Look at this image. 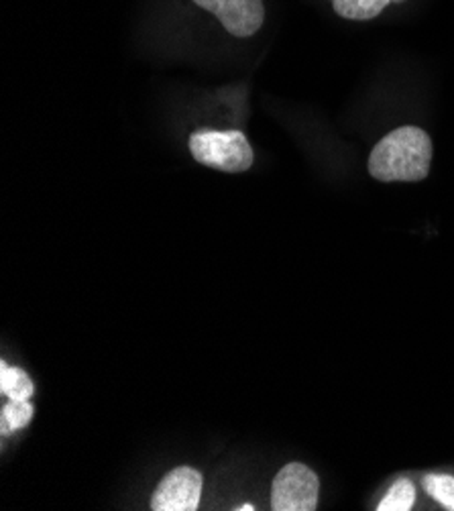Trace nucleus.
<instances>
[{"mask_svg":"<svg viewBox=\"0 0 454 511\" xmlns=\"http://www.w3.org/2000/svg\"><path fill=\"white\" fill-rule=\"evenodd\" d=\"M320 497V481L310 466L289 463L275 474L272 487L273 511H314Z\"/></svg>","mask_w":454,"mask_h":511,"instance_id":"obj_3","label":"nucleus"},{"mask_svg":"<svg viewBox=\"0 0 454 511\" xmlns=\"http://www.w3.org/2000/svg\"><path fill=\"white\" fill-rule=\"evenodd\" d=\"M416 501V487L409 479H397L377 506L379 511H409Z\"/></svg>","mask_w":454,"mask_h":511,"instance_id":"obj_9","label":"nucleus"},{"mask_svg":"<svg viewBox=\"0 0 454 511\" xmlns=\"http://www.w3.org/2000/svg\"><path fill=\"white\" fill-rule=\"evenodd\" d=\"M432 139L420 126L387 133L369 155V174L379 182H422L430 174Z\"/></svg>","mask_w":454,"mask_h":511,"instance_id":"obj_1","label":"nucleus"},{"mask_svg":"<svg viewBox=\"0 0 454 511\" xmlns=\"http://www.w3.org/2000/svg\"><path fill=\"white\" fill-rule=\"evenodd\" d=\"M389 3H403V0H389Z\"/></svg>","mask_w":454,"mask_h":511,"instance_id":"obj_12","label":"nucleus"},{"mask_svg":"<svg viewBox=\"0 0 454 511\" xmlns=\"http://www.w3.org/2000/svg\"><path fill=\"white\" fill-rule=\"evenodd\" d=\"M35 410L29 400H11L3 406V416H0V434L9 436L12 432L25 428L33 420Z\"/></svg>","mask_w":454,"mask_h":511,"instance_id":"obj_8","label":"nucleus"},{"mask_svg":"<svg viewBox=\"0 0 454 511\" xmlns=\"http://www.w3.org/2000/svg\"><path fill=\"white\" fill-rule=\"evenodd\" d=\"M237 509H243V511H253V506H243V507H237Z\"/></svg>","mask_w":454,"mask_h":511,"instance_id":"obj_11","label":"nucleus"},{"mask_svg":"<svg viewBox=\"0 0 454 511\" xmlns=\"http://www.w3.org/2000/svg\"><path fill=\"white\" fill-rule=\"evenodd\" d=\"M424 487L432 499H436L444 509L454 511V477L452 474H428Z\"/></svg>","mask_w":454,"mask_h":511,"instance_id":"obj_10","label":"nucleus"},{"mask_svg":"<svg viewBox=\"0 0 454 511\" xmlns=\"http://www.w3.org/2000/svg\"><path fill=\"white\" fill-rule=\"evenodd\" d=\"M202 474L196 468L180 466L163 479L151 497L155 511H194L200 506Z\"/></svg>","mask_w":454,"mask_h":511,"instance_id":"obj_4","label":"nucleus"},{"mask_svg":"<svg viewBox=\"0 0 454 511\" xmlns=\"http://www.w3.org/2000/svg\"><path fill=\"white\" fill-rule=\"evenodd\" d=\"M212 12L235 37H251L263 25L265 6L261 0H191Z\"/></svg>","mask_w":454,"mask_h":511,"instance_id":"obj_5","label":"nucleus"},{"mask_svg":"<svg viewBox=\"0 0 454 511\" xmlns=\"http://www.w3.org/2000/svg\"><path fill=\"white\" fill-rule=\"evenodd\" d=\"M190 151L198 163L226 174H243L255 159L240 131H198L190 137Z\"/></svg>","mask_w":454,"mask_h":511,"instance_id":"obj_2","label":"nucleus"},{"mask_svg":"<svg viewBox=\"0 0 454 511\" xmlns=\"http://www.w3.org/2000/svg\"><path fill=\"white\" fill-rule=\"evenodd\" d=\"M389 0H332L336 15L349 20H371L381 15Z\"/></svg>","mask_w":454,"mask_h":511,"instance_id":"obj_7","label":"nucleus"},{"mask_svg":"<svg viewBox=\"0 0 454 511\" xmlns=\"http://www.w3.org/2000/svg\"><path fill=\"white\" fill-rule=\"evenodd\" d=\"M0 392L9 400H29L35 387L23 369L9 367L6 363L0 365Z\"/></svg>","mask_w":454,"mask_h":511,"instance_id":"obj_6","label":"nucleus"}]
</instances>
